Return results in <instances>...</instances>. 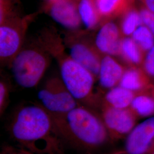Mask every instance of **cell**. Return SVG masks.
Returning <instances> with one entry per match:
<instances>
[{"label":"cell","mask_w":154,"mask_h":154,"mask_svg":"<svg viewBox=\"0 0 154 154\" xmlns=\"http://www.w3.org/2000/svg\"><path fill=\"white\" fill-rule=\"evenodd\" d=\"M12 138L35 154H64L61 137L53 117L35 105L21 108L9 127Z\"/></svg>","instance_id":"obj_1"},{"label":"cell","mask_w":154,"mask_h":154,"mask_svg":"<svg viewBox=\"0 0 154 154\" xmlns=\"http://www.w3.org/2000/svg\"><path fill=\"white\" fill-rule=\"evenodd\" d=\"M53 118L61 138L80 149H95L107 137L103 122L85 107L78 106L65 116Z\"/></svg>","instance_id":"obj_2"},{"label":"cell","mask_w":154,"mask_h":154,"mask_svg":"<svg viewBox=\"0 0 154 154\" xmlns=\"http://www.w3.org/2000/svg\"><path fill=\"white\" fill-rule=\"evenodd\" d=\"M16 82L23 88L36 86L49 65L47 55L41 50L28 48L21 50L11 62Z\"/></svg>","instance_id":"obj_3"},{"label":"cell","mask_w":154,"mask_h":154,"mask_svg":"<svg viewBox=\"0 0 154 154\" xmlns=\"http://www.w3.org/2000/svg\"><path fill=\"white\" fill-rule=\"evenodd\" d=\"M54 53L60 57L61 80L66 88L77 102L89 100L93 94L95 80L93 74L70 56Z\"/></svg>","instance_id":"obj_4"},{"label":"cell","mask_w":154,"mask_h":154,"mask_svg":"<svg viewBox=\"0 0 154 154\" xmlns=\"http://www.w3.org/2000/svg\"><path fill=\"white\" fill-rule=\"evenodd\" d=\"M43 107L52 117L58 118L65 116L78 105L66 88L62 80L53 78L48 81L45 86L37 94Z\"/></svg>","instance_id":"obj_5"},{"label":"cell","mask_w":154,"mask_h":154,"mask_svg":"<svg viewBox=\"0 0 154 154\" xmlns=\"http://www.w3.org/2000/svg\"><path fill=\"white\" fill-rule=\"evenodd\" d=\"M0 58L2 62H11L21 50L27 20L18 17L8 18L0 23Z\"/></svg>","instance_id":"obj_6"},{"label":"cell","mask_w":154,"mask_h":154,"mask_svg":"<svg viewBox=\"0 0 154 154\" xmlns=\"http://www.w3.org/2000/svg\"><path fill=\"white\" fill-rule=\"evenodd\" d=\"M50 16L58 24L69 30L79 28L82 21L75 0H54L49 2Z\"/></svg>","instance_id":"obj_7"},{"label":"cell","mask_w":154,"mask_h":154,"mask_svg":"<svg viewBox=\"0 0 154 154\" xmlns=\"http://www.w3.org/2000/svg\"><path fill=\"white\" fill-rule=\"evenodd\" d=\"M124 36L114 22H106L102 26L95 38V47L101 54L120 55L122 41Z\"/></svg>","instance_id":"obj_8"},{"label":"cell","mask_w":154,"mask_h":154,"mask_svg":"<svg viewBox=\"0 0 154 154\" xmlns=\"http://www.w3.org/2000/svg\"><path fill=\"white\" fill-rule=\"evenodd\" d=\"M154 137V117L149 118L131 131L127 138L125 149L128 154H143Z\"/></svg>","instance_id":"obj_9"},{"label":"cell","mask_w":154,"mask_h":154,"mask_svg":"<svg viewBox=\"0 0 154 154\" xmlns=\"http://www.w3.org/2000/svg\"><path fill=\"white\" fill-rule=\"evenodd\" d=\"M97 48L82 42H76L69 48V56L74 61L84 67L98 78L100 63L102 57Z\"/></svg>","instance_id":"obj_10"},{"label":"cell","mask_w":154,"mask_h":154,"mask_svg":"<svg viewBox=\"0 0 154 154\" xmlns=\"http://www.w3.org/2000/svg\"><path fill=\"white\" fill-rule=\"evenodd\" d=\"M103 123L106 128L118 135L130 132L134 125V118L127 109H116L107 106L104 110Z\"/></svg>","instance_id":"obj_11"},{"label":"cell","mask_w":154,"mask_h":154,"mask_svg":"<svg viewBox=\"0 0 154 154\" xmlns=\"http://www.w3.org/2000/svg\"><path fill=\"white\" fill-rule=\"evenodd\" d=\"M125 69L112 56L105 55L102 57L98 79L100 86L106 88H112L119 84Z\"/></svg>","instance_id":"obj_12"},{"label":"cell","mask_w":154,"mask_h":154,"mask_svg":"<svg viewBox=\"0 0 154 154\" xmlns=\"http://www.w3.org/2000/svg\"><path fill=\"white\" fill-rule=\"evenodd\" d=\"M149 77L142 67H130L125 70L119 85L133 92L139 91L147 86Z\"/></svg>","instance_id":"obj_13"},{"label":"cell","mask_w":154,"mask_h":154,"mask_svg":"<svg viewBox=\"0 0 154 154\" xmlns=\"http://www.w3.org/2000/svg\"><path fill=\"white\" fill-rule=\"evenodd\" d=\"M120 56L130 67H142L146 53L130 37H124L122 41Z\"/></svg>","instance_id":"obj_14"},{"label":"cell","mask_w":154,"mask_h":154,"mask_svg":"<svg viewBox=\"0 0 154 154\" xmlns=\"http://www.w3.org/2000/svg\"><path fill=\"white\" fill-rule=\"evenodd\" d=\"M78 11L82 23L89 30L95 28L102 18L96 0H79Z\"/></svg>","instance_id":"obj_15"},{"label":"cell","mask_w":154,"mask_h":154,"mask_svg":"<svg viewBox=\"0 0 154 154\" xmlns=\"http://www.w3.org/2000/svg\"><path fill=\"white\" fill-rule=\"evenodd\" d=\"M134 92L121 86L110 88L105 96L107 106L116 109H127L134 98Z\"/></svg>","instance_id":"obj_16"},{"label":"cell","mask_w":154,"mask_h":154,"mask_svg":"<svg viewBox=\"0 0 154 154\" xmlns=\"http://www.w3.org/2000/svg\"><path fill=\"white\" fill-rule=\"evenodd\" d=\"M132 0H96L101 17L110 18L122 14Z\"/></svg>","instance_id":"obj_17"},{"label":"cell","mask_w":154,"mask_h":154,"mask_svg":"<svg viewBox=\"0 0 154 154\" xmlns=\"http://www.w3.org/2000/svg\"><path fill=\"white\" fill-rule=\"evenodd\" d=\"M122 14L121 30L124 37H130L137 29L142 25L140 11L131 3Z\"/></svg>","instance_id":"obj_18"},{"label":"cell","mask_w":154,"mask_h":154,"mask_svg":"<svg viewBox=\"0 0 154 154\" xmlns=\"http://www.w3.org/2000/svg\"><path fill=\"white\" fill-rule=\"evenodd\" d=\"M131 37L146 53L154 46V34L143 24L137 29Z\"/></svg>","instance_id":"obj_19"},{"label":"cell","mask_w":154,"mask_h":154,"mask_svg":"<svg viewBox=\"0 0 154 154\" xmlns=\"http://www.w3.org/2000/svg\"><path fill=\"white\" fill-rule=\"evenodd\" d=\"M131 106L140 116H150L154 112V99L146 95H139L134 97Z\"/></svg>","instance_id":"obj_20"},{"label":"cell","mask_w":154,"mask_h":154,"mask_svg":"<svg viewBox=\"0 0 154 154\" xmlns=\"http://www.w3.org/2000/svg\"><path fill=\"white\" fill-rule=\"evenodd\" d=\"M142 24L146 26L154 35V13L144 6L139 9Z\"/></svg>","instance_id":"obj_21"},{"label":"cell","mask_w":154,"mask_h":154,"mask_svg":"<svg viewBox=\"0 0 154 154\" xmlns=\"http://www.w3.org/2000/svg\"><path fill=\"white\" fill-rule=\"evenodd\" d=\"M142 68L149 77H154V46L147 53Z\"/></svg>","instance_id":"obj_22"},{"label":"cell","mask_w":154,"mask_h":154,"mask_svg":"<svg viewBox=\"0 0 154 154\" xmlns=\"http://www.w3.org/2000/svg\"><path fill=\"white\" fill-rule=\"evenodd\" d=\"M8 89L7 85L2 81L0 83V112L4 113L8 99Z\"/></svg>","instance_id":"obj_23"},{"label":"cell","mask_w":154,"mask_h":154,"mask_svg":"<svg viewBox=\"0 0 154 154\" xmlns=\"http://www.w3.org/2000/svg\"><path fill=\"white\" fill-rule=\"evenodd\" d=\"M1 154H35L26 149H17L13 147L6 146L3 149Z\"/></svg>","instance_id":"obj_24"},{"label":"cell","mask_w":154,"mask_h":154,"mask_svg":"<svg viewBox=\"0 0 154 154\" xmlns=\"http://www.w3.org/2000/svg\"><path fill=\"white\" fill-rule=\"evenodd\" d=\"M144 6L148 10L154 13V0H141Z\"/></svg>","instance_id":"obj_25"},{"label":"cell","mask_w":154,"mask_h":154,"mask_svg":"<svg viewBox=\"0 0 154 154\" xmlns=\"http://www.w3.org/2000/svg\"></svg>","instance_id":"obj_26"}]
</instances>
